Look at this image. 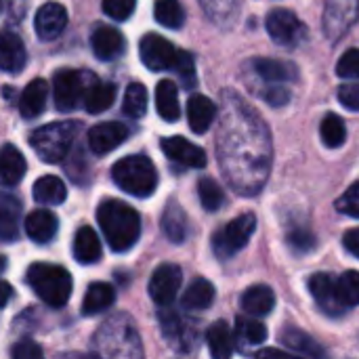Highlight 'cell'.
Wrapping results in <instances>:
<instances>
[{"mask_svg": "<svg viewBox=\"0 0 359 359\" xmlns=\"http://www.w3.org/2000/svg\"><path fill=\"white\" fill-rule=\"evenodd\" d=\"M219 156L223 170L240 185L259 187L269 168V133L257 111L233 90L225 93V111L219 128Z\"/></svg>", "mask_w": 359, "mask_h": 359, "instance_id": "6da1fadb", "label": "cell"}, {"mask_svg": "<svg viewBox=\"0 0 359 359\" xmlns=\"http://www.w3.org/2000/svg\"><path fill=\"white\" fill-rule=\"evenodd\" d=\"M97 221L114 252L130 250L141 236L139 212L120 200H103L97 208Z\"/></svg>", "mask_w": 359, "mask_h": 359, "instance_id": "7a4b0ae2", "label": "cell"}, {"mask_svg": "<svg viewBox=\"0 0 359 359\" xmlns=\"http://www.w3.org/2000/svg\"><path fill=\"white\" fill-rule=\"evenodd\" d=\"M27 284L48 307L61 309L72 297V276L67 269L50 263H34L27 269Z\"/></svg>", "mask_w": 359, "mask_h": 359, "instance_id": "3957f363", "label": "cell"}, {"mask_svg": "<svg viewBox=\"0 0 359 359\" xmlns=\"http://www.w3.org/2000/svg\"><path fill=\"white\" fill-rule=\"evenodd\" d=\"M80 128L82 126L76 120L53 122V124L36 128L29 137V143L42 162L55 164V162H61L69 154Z\"/></svg>", "mask_w": 359, "mask_h": 359, "instance_id": "277c9868", "label": "cell"}, {"mask_svg": "<svg viewBox=\"0 0 359 359\" xmlns=\"http://www.w3.org/2000/svg\"><path fill=\"white\" fill-rule=\"evenodd\" d=\"M111 177L122 191L135 198H149L158 187V170L145 156H126L118 160L111 168Z\"/></svg>", "mask_w": 359, "mask_h": 359, "instance_id": "5b68a950", "label": "cell"}, {"mask_svg": "<svg viewBox=\"0 0 359 359\" xmlns=\"http://www.w3.org/2000/svg\"><path fill=\"white\" fill-rule=\"evenodd\" d=\"M97 78L82 69H59L53 78V99L59 111H74L84 103L86 90Z\"/></svg>", "mask_w": 359, "mask_h": 359, "instance_id": "8992f818", "label": "cell"}, {"mask_svg": "<svg viewBox=\"0 0 359 359\" xmlns=\"http://www.w3.org/2000/svg\"><path fill=\"white\" fill-rule=\"evenodd\" d=\"M257 231V217L252 212H244L229 221L223 229L212 236V250L219 259H229L238 255Z\"/></svg>", "mask_w": 359, "mask_h": 359, "instance_id": "52a82bcc", "label": "cell"}, {"mask_svg": "<svg viewBox=\"0 0 359 359\" xmlns=\"http://www.w3.org/2000/svg\"><path fill=\"white\" fill-rule=\"evenodd\" d=\"M265 27L271 36V40L284 48H297L307 38L305 23L288 8H276L267 15Z\"/></svg>", "mask_w": 359, "mask_h": 359, "instance_id": "ba28073f", "label": "cell"}, {"mask_svg": "<svg viewBox=\"0 0 359 359\" xmlns=\"http://www.w3.org/2000/svg\"><path fill=\"white\" fill-rule=\"evenodd\" d=\"M359 0H326L322 27L330 42H339L358 21Z\"/></svg>", "mask_w": 359, "mask_h": 359, "instance_id": "9c48e42d", "label": "cell"}, {"mask_svg": "<svg viewBox=\"0 0 359 359\" xmlns=\"http://www.w3.org/2000/svg\"><path fill=\"white\" fill-rule=\"evenodd\" d=\"M139 53H141V61L151 72L172 69L177 63V57H179V50L172 46V42H168L166 38H162L158 34H145L141 38Z\"/></svg>", "mask_w": 359, "mask_h": 359, "instance_id": "30bf717a", "label": "cell"}, {"mask_svg": "<svg viewBox=\"0 0 359 359\" xmlns=\"http://www.w3.org/2000/svg\"><path fill=\"white\" fill-rule=\"evenodd\" d=\"M183 282V271L175 263H164L160 265L149 280V297L158 307H168L175 299L177 292L181 290Z\"/></svg>", "mask_w": 359, "mask_h": 359, "instance_id": "8fae6325", "label": "cell"}, {"mask_svg": "<svg viewBox=\"0 0 359 359\" xmlns=\"http://www.w3.org/2000/svg\"><path fill=\"white\" fill-rule=\"evenodd\" d=\"M67 25V11L61 2H46L36 11L34 27L40 40H55Z\"/></svg>", "mask_w": 359, "mask_h": 359, "instance_id": "7c38bea8", "label": "cell"}, {"mask_svg": "<svg viewBox=\"0 0 359 359\" xmlns=\"http://www.w3.org/2000/svg\"><path fill=\"white\" fill-rule=\"evenodd\" d=\"M160 145H162V151L166 154V158H170L172 162H177L181 166H187V168H204L206 166L204 149L183 137H166V139H162Z\"/></svg>", "mask_w": 359, "mask_h": 359, "instance_id": "4fadbf2b", "label": "cell"}, {"mask_svg": "<svg viewBox=\"0 0 359 359\" xmlns=\"http://www.w3.org/2000/svg\"><path fill=\"white\" fill-rule=\"evenodd\" d=\"M160 326H162V334L164 339L177 349V351H189L194 345V328L189 326V322H185L179 313L170 311V309H162L160 311Z\"/></svg>", "mask_w": 359, "mask_h": 359, "instance_id": "5bb4252c", "label": "cell"}, {"mask_svg": "<svg viewBox=\"0 0 359 359\" xmlns=\"http://www.w3.org/2000/svg\"><path fill=\"white\" fill-rule=\"evenodd\" d=\"M128 137V128L120 122H101L88 130V147L103 156L122 145Z\"/></svg>", "mask_w": 359, "mask_h": 359, "instance_id": "9a60e30c", "label": "cell"}, {"mask_svg": "<svg viewBox=\"0 0 359 359\" xmlns=\"http://www.w3.org/2000/svg\"><path fill=\"white\" fill-rule=\"evenodd\" d=\"M90 46H93V53H95L97 59L114 61V59H118L124 53L126 40H124V36L116 27L99 25V27H95V32L90 36Z\"/></svg>", "mask_w": 359, "mask_h": 359, "instance_id": "2e32d148", "label": "cell"}, {"mask_svg": "<svg viewBox=\"0 0 359 359\" xmlns=\"http://www.w3.org/2000/svg\"><path fill=\"white\" fill-rule=\"evenodd\" d=\"M248 65L255 72V76L265 82V86H269V84H284V82H290V80H294L299 76V72H297V67L292 63L280 61V59L259 57V59H252Z\"/></svg>", "mask_w": 359, "mask_h": 359, "instance_id": "e0dca14e", "label": "cell"}, {"mask_svg": "<svg viewBox=\"0 0 359 359\" xmlns=\"http://www.w3.org/2000/svg\"><path fill=\"white\" fill-rule=\"evenodd\" d=\"M27 61L25 44L15 32H0V72L17 74Z\"/></svg>", "mask_w": 359, "mask_h": 359, "instance_id": "ac0fdd59", "label": "cell"}, {"mask_svg": "<svg viewBox=\"0 0 359 359\" xmlns=\"http://www.w3.org/2000/svg\"><path fill=\"white\" fill-rule=\"evenodd\" d=\"M309 290L311 297L316 299V303L332 316H339L341 311H345L339 303L337 297V278H332L330 273H316L309 280Z\"/></svg>", "mask_w": 359, "mask_h": 359, "instance_id": "d6986e66", "label": "cell"}, {"mask_svg": "<svg viewBox=\"0 0 359 359\" xmlns=\"http://www.w3.org/2000/svg\"><path fill=\"white\" fill-rule=\"evenodd\" d=\"M57 229H59V219L55 217V212H50L46 208H38V210L29 212L25 219V233L36 244L50 242L57 236Z\"/></svg>", "mask_w": 359, "mask_h": 359, "instance_id": "ffe728a7", "label": "cell"}, {"mask_svg": "<svg viewBox=\"0 0 359 359\" xmlns=\"http://www.w3.org/2000/svg\"><path fill=\"white\" fill-rule=\"evenodd\" d=\"M46 101H48V82L42 78H36L19 95V111L27 120L38 118L44 111Z\"/></svg>", "mask_w": 359, "mask_h": 359, "instance_id": "44dd1931", "label": "cell"}, {"mask_svg": "<svg viewBox=\"0 0 359 359\" xmlns=\"http://www.w3.org/2000/svg\"><path fill=\"white\" fill-rule=\"evenodd\" d=\"M217 118V105L204 95H191L187 101V120L189 128L198 135H204Z\"/></svg>", "mask_w": 359, "mask_h": 359, "instance_id": "7402d4cb", "label": "cell"}, {"mask_svg": "<svg viewBox=\"0 0 359 359\" xmlns=\"http://www.w3.org/2000/svg\"><path fill=\"white\" fill-rule=\"evenodd\" d=\"M27 170L23 154L15 145L0 147V185L15 187Z\"/></svg>", "mask_w": 359, "mask_h": 359, "instance_id": "603a6c76", "label": "cell"}, {"mask_svg": "<svg viewBox=\"0 0 359 359\" xmlns=\"http://www.w3.org/2000/svg\"><path fill=\"white\" fill-rule=\"evenodd\" d=\"M21 227V202L11 194H0V240L15 242Z\"/></svg>", "mask_w": 359, "mask_h": 359, "instance_id": "cb8c5ba5", "label": "cell"}, {"mask_svg": "<svg viewBox=\"0 0 359 359\" xmlns=\"http://www.w3.org/2000/svg\"><path fill=\"white\" fill-rule=\"evenodd\" d=\"M240 305L244 309V313L252 316V318H263V316H269L276 307V294L269 286L265 284H257V286H250L242 299H240Z\"/></svg>", "mask_w": 359, "mask_h": 359, "instance_id": "d4e9b609", "label": "cell"}, {"mask_svg": "<svg viewBox=\"0 0 359 359\" xmlns=\"http://www.w3.org/2000/svg\"><path fill=\"white\" fill-rule=\"evenodd\" d=\"M74 257L82 265H93L101 259V240L90 225H82L74 236Z\"/></svg>", "mask_w": 359, "mask_h": 359, "instance_id": "484cf974", "label": "cell"}, {"mask_svg": "<svg viewBox=\"0 0 359 359\" xmlns=\"http://www.w3.org/2000/svg\"><path fill=\"white\" fill-rule=\"evenodd\" d=\"M206 343H208V351H210L212 359H231V355H233L236 337H233L231 328L227 326V322H223V320L215 322L208 328Z\"/></svg>", "mask_w": 359, "mask_h": 359, "instance_id": "4316f807", "label": "cell"}, {"mask_svg": "<svg viewBox=\"0 0 359 359\" xmlns=\"http://www.w3.org/2000/svg\"><path fill=\"white\" fill-rule=\"evenodd\" d=\"M162 231H164V236L172 244H181L187 238V231H189V227H187V215H185V210L175 200L168 202L166 208H164V212H162Z\"/></svg>", "mask_w": 359, "mask_h": 359, "instance_id": "83f0119b", "label": "cell"}, {"mask_svg": "<svg viewBox=\"0 0 359 359\" xmlns=\"http://www.w3.org/2000/svg\"><path fill=\"white\" fill-rule=\"evenodd\" d=\"M212 303H215V286L204 278H196L181 297V305L187 311H204Z\"/></svg>", "mask_w": 359, "mask_h": 359, "instance_id": "f1b7e54d", "label": "cell"}, {"mask_svg": "<svg viewBox=\"0 0 359 359\" xmlns=\"http://www.w3.org/2000/svg\"><path fill=\"white\" fill-rule=\"evenodd\" d=\"M280 339H282V343L288 347V349H292L294 353H299V355H305V358L309 359H324V349L307 334V332H303V330H299L297 326H288V328H284L282 330V334H280Z\"/></svg>", "mask_w": 359, "mask_h": 359, "instance_id": "f546056e", "label": "cell"}, {"mask_svg": "<svg viewBox=\"0 0 359 359\" xmlns=\"http://www.w3.org/2000/svg\"><path fill=\"white\" fill-rule=\"evenodd\" d=\"M156 107L162 120L166 122H177L181 116V105H179V90L172 80H162L156 86Z\"/></svg>", "mask_w": 359, "mask_h": 359, "instance_id": "4dcf8cb0", "label": "cell"}, {"mask_svg": "<svg viewBox=\"0 0 359 359\" xmlns=\"http://www.w3.org/2000/svg\"><path fill=\"white\" fill-rule=\"evenodd\" d=\"M116 301V290L111 284L105 282H95L88 286L84 301H82V313L84 316H97L105 309H109Z\"/></svg>", "mask_w": 359, "mask_h": 359, "instance_id": "1f68e13d", "label": "cell"}, {"mask_svg": "<svg viewBox=\"0 0 359 359\" xmlns=\"http://www.w3.org/2000/svg\"><path fill=\"white\" fill-rule=\"evenodd\" d=\"M32 196L38 204H44V206H57L61 204L65 198H67V189H65V183L59 179V177H53V175H46V177H40L34 187H32Z\"/></svg>", "mask_w": 359, "mask_h": 359, "instance_id": "d6a6232c", "label": "cell"}, {"mask_svg": "<svg viewBox=\"0 0 359 359\" xmlns=\"http://www.w3.org/2000/svg\"><path fill=\"white\" fill-rule=\"evenodd\" d=\"M116 84L111 82H101V80H95L90 84V88L86 90V97H84V107L88 114H101L105 109H109L116 101Z\"/></svg>", "mask_w": 359, "mask_h": 359, "instance_id": "836d02e7", "label": "cell"}, {"mask_svg": "<svg viewBox=\"0 0 359 359\" xmlns=\"http://www.w3.org/2000/svg\"><path fill=\"white\" fill-rule=\"evenodd\" d=\"M236 339L246 347H259L267 341V328L261 320L238 318L236 320Z\"/></svg>", "mask_w": 359, "mask_h": 359, "instance_id": "e575fe53", "label": "cell"}, {"mask_svg": "<svg viewBox=\"0 0 359 359\" xmlns=\"http://www.w3.org/2000/svg\"><path fill=\"white\" fill-rule=\"evenodd\" d=\"M154 13L158 23L168 29H179L185 23V11L179 0H156Z\"/></svg>", "mask_w": 359, "mask_h": 359, "instance_id": "d590c367", "label": "cell"}, {"mask_svg": "<svg viewBox=\"0 0 359 359\" xmlns=\"http://www.w3.org/2000/svg\"><path fill=\"white\" fill-rule=\"evenodd\" d=\"M337 297L343 309H351L359 305V271L351 269L337 278Z\"/></svg>", "mask_w": 359, "mask_h": 359, "instance_id": "8d00e7d4", "label": "cell"}, {"mask_svg": "<svg viewBox=\"0 0 359 359\" xmlns=\"http://www.w3.org/2000/svg\"><path fill=\"white\" fill-rule=\"evenodd\" d=\"M122 111L128 118H143L145 116V111H147V88L141 82L128 84V88L124 93Z\"/></svg>", "mask_w": 359, "mask_h": 359, "instance_id": "74e56055", "label": "cell"}, {"mask_svg": "<svg viewBox=\"0 0 359 359\" xmlns=\"http://www.w3.org/2000/svg\"><path fill=\"white\" fill-rule=\"evenodd\" d=\"M200 4L212 23L227 27V25H231V21L236 17L238 0H200Z\"/></svg>", "mask_w": 359, "mask_h": 359, "instance_id": "f35d334b", "label": "cell"}, {"mask_svg": "<svg viewBox=\"0 0 359 359\" xmlns=\"http://www.w3.org/2000/svg\"><path fill=\"white\" fill-rule=\"evenodd\" d=\"M320 135H322V141H324L326 147L337 149V147H341V145L345 143V139H347V126H345V122L341 120V116L328 114V116L322 120Z\"/></svg>", "mask_w": 359, "mask_h": 359, "instance_id": "ab89813d", "label": "cell"}, {"mask_svg": "<svg viewBox=\"0 0 359 359\" xmlns=\"http://www.w3.org/2000/svg\"><path fill=\"white\" fill-rule=\"evenodd\" d=\"M198 196H200V202H202L204 210H208V212H217L225 204L223 187L210 177H202L198 181Z\"/></svg>", "mask_w": 359, "mask_h": 359, "instance_id": "60d3db41", "label": "cell"}, {"mask_svg": "<svg viewBox=\"0 0 359 359\" xmlns=\"http://www.w3.org/2000/svg\"><path fill=\"white\" fill-rule=\"evenodd\" d=\"M337 74L343 80H359V48H349L343 53L337 65Z\"/></svg>", "mask_w": 359, "mask_h": 359, "instance_id": "b9f144b4", "label": "cell"}, {"mask_svg": "<svg viewBox=\"0 0 359 359\" xmlns=\"http://www.w3.org/2000/svg\"><path fill=\"white\" fill-rule=\"evenodd\" d=\"M337 210L345 217H351V219H359V181L353 183L339 200H337Z\"/></svg>", "mask_w": 359, "mask_h": 359, "instance_id": "7bdbcfd3", "label": "cell"}, {"mask_svg": "<svg viewBox=\"0 0 359 359\" xmlns=\"http://www.w3.org/2000/svg\"><path fill=\"white\" fill-rule=\"evenodd\" d=\"M137 6V0H103V13L116 21H126Z\"/></svg>", "mask_w": 359, "mask_h": 359, "instance_id": "ee69618b", "label": "cell"}, {"mask_svg": "<svg viewBox=\"0 0 359 359\" xmlns=\"http://www.w3.org/2000/svg\"><path fill=\"white\" fill-rule=\"evenodd\" d=\"M172 69L179 74V78H181L187 86L196 84V65H194V57H191L189 53L179 50V57H177V63H175Z\"/></svg>", "mask_w": 359, "mask_h": 359, "instance_id": "f6af8a7d", "label": "cell"}, {"mask_svg": "<svg viewBox=\"0 0 359 359\" xmlns=\"http://www.w3.org/2000/svg\"><path fill=\"white\" fill-rule=\"evenodd\" d=\"M339 101L343 107L359 111V82H345L339 86Z\"/></svg>", "mask_w": 359, "mask_h": 359, "instance_id": "bcb514c9", "label": "cell"}, {"mask_svg": "<svg viewBox=\"0 0 359 359\" xmlns=\"http://www.w3.org/2000/svg\"><path fill=\"white\" fill-rule=\"evenodd\" d=\"M11 358L13 359H44V353L40 349L38 343L34 341H19L15 343V347L11 349Z\"/></svg>", "mask_w": 359, "mask_h": 359, "instance_id": "7dc6e473", "label": "cell"}, {"mask_svg": "<svg viewBox=\"0 0 359 359\" xmlns=\"http://www.w3.org/2000/svg\"><path fill=\"white\" fill-rule=\"evenodd\" d=\"M288 242H290V246L294 248V250H299V252H307V250H311L316 244V238H313V233L311 231H307V229H294L290 236H288Z\"/></svg>", "mask_w": 359, "mask_h": 359, "instance_id": "c3c4849f", "label": "cell"}, {"mask_svg": "<svg viewBox=\"0 0 359 359\" xmlns=\"http://www.w3.org/2000/svg\"><path fill=\"white\" fill-rule=\"evenodd\" d=\"M255 359H303L297 353H288V351H282V349H276V347H263L257 351Z\"/></svg>", "mask_w": 359, "mask_h": 359, "instance_id": "681fc988", "label": "cell"}, {"mask_svg": "<svg viewBox=\"0 0 359 359\" xmlns=\"http://www.w3.org/2000/svg\"><path fill=\"white\" fill-rule=\"evenodd\" d=\"M343 244H345L347 252H351L353 257H358L359 259V227L349 229V231L343 236Z\"/></svg>", "mask_w": 359, "mask_h": 359, "instance_id": "f907efd6", "label": "cell"}, {"mask_svg": "<svg viewBox=\"0 0 359 359\" xmlns=\"http://www.w3.org/2000/svg\"><path fill=\"white\" fill-rule=\"evenodd\" d=\"M11 297H13V288H11L6 282H2V280H0V309L11 301Z\"/></svg>", "mask_w": 359, "mask_h": 359, "instance_id": "816d5d0a", "label": "cell"}, {"mask_svg": "<svg viewBox=\"0 0 359 359\" xmlns=\"http://www.w3.org/2000/svg\"><path fill=\"white\" fill-rule=\"evenodd\" d=\"M4 269H6V259H4V257L0 255V273H2Z\"/></svg>", "mask_w": 359, "mask_h": 359, "instance_id": "f5cc1de1", "label": "cell"}, {"mask_svg": "<svg viewBox=\"0 0 359 359\" xmlns=\"http://www.w3.org/2000/svg\"><path fill=\"white\" fill-rule=\"evenodd\" d=\"M0 4H2V0H0Z\"/></svg>", "mask_w": 359, "mask_h": 359, "instance_id": "db71d44e", "label": "cell"}]
</instances>
